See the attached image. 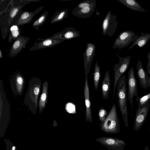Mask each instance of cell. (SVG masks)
<instances>
[{"mask_svg":"<svg viewBox=\"0 0 150 150\" xmlns=\"http://www.w3.org/2000/svg\"><path fill=\"white\" fill-rule=\"evenodd\" d=\"M117 88V96L118 98V105L125 125L127 127H128V123L127 101L126 81L125 75H122L118 81Z\"/></svg>","mask_w":150,"mask_h":150,"instance_id":"cell-1","label":"cell"},{"mask_svg":"<svg viewBox=\"0 0 150 150\" xmlns=\"http://www.w3.org/2000/svg\"><path fill=\"white\" fill-rule=\"evenodd\" d=\"M101 129L109 134H117L120 130L119 120L116 105L113 104L104 121L100 124Z\"/></svg>","mask_w":150,"mask_h":150,"instance_id":"cell-2","label":"cell"},{"mask_svg":"<svg viewBox=\"0 0 150 150\" xmlns=\"http://www.w3.org/2000/svg\"><path fill=\"white\" fill-rule=\"evenodd\" d=\"M119 62L115 64L113 67L114 79L113 84V98L115 95V91L117 82L121 76L127 71L130 64L131 56H126L125 57L118 56Z\"/></svg>","mask_w":150,"mask_h":150,"instance_id":"cell-3","label":"cell"},{"mask_svg":"<svg viewBox=\"0 0 150 150\" xmlns=\"http://www.w3.org/2000/svg\"><path fill=\"white\" fill-rule=\"evenodd\" d=\"M138 36L131 30H125L121 33L116 39L112 46L114 49H121L133 43Z\"/></svg>","mask_w":150,"mask_h":150,"instance_id":"cell-4","label":"cell"},{"mask_svg":"<svg viewBox=\"0 0 150 150\" xmlns=\"http://www.w3.org/2000/svg\"><path fill=\"white\" fill-rule=\"evenodd\" d=\"M117 17L112 15L109 11L103 20L102 24V33L104 36L111 37L115 33L118 26Z\"/></svg>","mask_w":150,"mask_h":150,"instance_id":"cell-5","label":"cell"},{"mask_svg":"<svg viewBox=\"0 0 150 150\" xmlns=\"http://www.w3.org/2000/svg\"><path fill=\"white\" fill-rule=\"evenodd\" d=\"M96 141L106 147L108 150H123L126 145L123 140L117 138L103 137Z\"/></svg>","mask_w":150,"mask_h":150,"instance_id":"cell-6","label":"cell"},{"mask_svg":"<svg viewBox=\"0 0 150 150\" xmlns=\"http://www.w3.org/2000/svg\"><path fill=\"white\" fill-rule=\"evenodd\" d=\"M128 88V98L132 108L133 99L134 96L138 98L137 85V81L135 77L134 69L131 67L128 73L127 80Z\"/></svg>","mask_w":150,"mask_h":150,"instance_id":"cell-7","label":"cell"},{"mask_svg":"<svg viewBox=\"0 0 150 150\" xmlns=\"http://www.w3.org/2000/svg\"><path fill=\"white\" fill-rule=\"evenodd\" d=\"M96 46L92 43H87L83 53L84 67L85 77L88 76L95 54Z\"/></svg>","mask_w":150,"mask_h":150,"instance_id":"cell-8","label":"cell"},{"mask_svg":"<svg viewBox=\"0 0 150 150\" xmlns=\"http://www.w3.org/2000/svg\"><path fill=\"white\" fill-rule=\"evenodd\" d=\"M150 106V100L142 108L137 109L133 126L135 131L139 130L143 124L147 117Z\"/></svg>","mask_w":150,"mask_h":150,"instance_id":"cell-9","label":"cell"},{"mask_svg":"<svg viewBox=\"0 0 150 150\" xmlns=\"http://www.w3.org/2000/svg\"><path fill=\"white\" fill-rule=\"evenodd\" d=\"M39 42H35L33 46L30 48L29 51H32L37 50H40L50 47L57 45L65 40L60 39H55L50 38V37L45 38L43 39L39 38Z\"/></svg>","mask_w":150,"mask_h":150,"instance_id":"cell-10","label":"cell"},{"mask_svg":"<svg viewBox=\"0 0 150 150\" xmlns=\"http://www.w3.org/2000/svg\"><path fill=\"white\" fill-rule=\"evenodd\" d=\"M80 33V31L74 28L70 27L66 28L64 30L57 33L50 37L55 39L68 40L79 37Z\"/></svg>","mask_w":150,"mask_h":150,"instance_id":"cell-11","label":"cell"},{"mask_svg":"<svg viewBox=\"0 0 150 150\" xmlns=\"http://www.w3.org/2000/svg\"><path fill=\"white\" fill-rule=\"evenodd\" d=\"M30 38L20 35L13 43L8 54L10 57H13L17 55L22 49L26 48Z\"/></svg>","mask_w":150,"mask_h":150,"instance_id":"cell-12","label":"cell"},{"mask_svg":"<svg viewBox=\"0 0 150 150\" xmlns=\"http://www.w3.org/2000/svg\"><path fill=\"white\" fill-rule=\"evenodd\" d=\"M84 95L86 108V120L87 122H93V119L91 108V103L90 98V91L88 83V77H85V81L84 88Z\"/></svg>","mask_w":150,"mask_h":150,"instance_id":"cell-13","label":"cell"},{"mask_svg":"<svg viewBox=\"0 0 150 150\" xmlns=\"http://www.w3.org/2000/svg\"><path fill=\"white\" fill-rule=\"evenodd\" d=\"M43 7L42 6H40L33 12L22 11L16 25L19 26L30 23L35 16L41 11Z\"/></svg>","mask_w":150,"mask_h":150,"instance_id":"cell-14","label":"cell"},{"mask_svg":"<svg viewBox=\"0 0 150 150\" xmlns=\"http://www.w3.org/2000/svg\"><path fill=\"white\" fill-rule=\"evenodd\" d=\"M137 68V74L140 85L142 88L146 89L148 87L146 76L147 72L144 70L142 62L140 60L138 61Z\"/></svg>","mask_w":150,"mask_h":150,"instance_id":"cell-15","label":"cell"},{"mask_svg":"<svg viewBox=\"0 0 150 150\" xmlns=\"http://www.w3.org/2000/svg\"><path fill=\"white\" fill-rule=\"evenodd\" d=\"M110 79L109 71L107 70L104 75V77L102 81L101 91L103 98L107 99L109 96L110 87Z\"/></svg>","mask_w":150,"mask_h":150,"instance_id":"cell-16","label":"cell"},{"mask_svg":"<svg viewBox=\"0 0 150 150\" xmlns=\"http://www.w3.org/2000/svg\"><path fill=\"white\" fill-rule=\"evenodd\" d=\"M96 6L87 7L79 10L72 11V14L77 17L86 18L90 17L94 12Z\"/></svg>","mask_w":150,"mask_h":150,"instance_id":"cell-17","label":"cell"},{"mask_svg":"<svg viewBox=\"0 0 150 150\" xmlns=\"http://www.w3.org/2000/svg\"><path fill=\"white\" fill-rule=\"evenodd\" d=\"M150 39V33L144 34L142 32L140 35L138 36L135 40L129 47V49H130L136 45L140 48L143 47L146 45Z\"/></svg>","mask_w":150,"mask_h":150,"instance_id":"cell-18","label":"cell"},{"mask_svg":"<svg viewBox=\"0 0 150 150\" xmlns=\"http://www.w3.org/2000/svg\"><path fill=\"white\" fill-rule=\"evenodd\" d=\"M118 1L130 9L134 11L145 12L146 11L134 0H117Z\"/></svg>","mask_w":150,"mask_h":150,"instance_id":"cell-19","label":"cell"},{"mask_svg":"<svg viewBox=\"0 0 150 150\" xmlns=\"http://www.w3.org/2000/svg\"><path fill=\"white\" fill-rule=\"evenodd\" d=\"M68 9L67 8L55 13L51 19L50 23L54 24L63 21L68 18Z\"/></svg>","mask_w":150,"mask_h":150,"instance_id":"cell-20","label":"cell"},{"mask_svg":"<svg viewBox=\"0 0 150 150\" xmlns=\"http://www.w3.org/2000/svg\"><path fill=\"white\" fill-rule=\"evenodd\" d=\"M21 30L19 26L16 25H12L10 28L8 41L11 42L13 40H16L21 35Z\"/></svg>","mask_w":150,"mask_h":150,"instance_id":"cell-21","label":"cell"},{"mask_svg":"<svg viewBox=\"0 0 150 150\" xmlns=\"http://www.w3.org/2000/svg\"><path fill=\"white\" fill-rule=\"evenodd\" d=\"M48 11L44 12L33 23L32 26L37 31L40 26L43 25L45 22L47 17Z\"/></svg>","mask_w":150,"mask_h":150,"instance_id":"cell-22","label":"cell"},{"mask_svg":"<svg viewBox=\"0 0 150 150\" xmlns=\"http://www.w3.org/2000/svg\"><path fill=\"white\" fill-rule=\"evenodd\" d=\"M100 78V69L96 62L95 63L93 73V81L94 88L95 90H98L99 81Z\"/></svg>","mask_w":150,"mask_h":150,"instance_id":"cell-23","label":"cell"},{"mask_svg":"<svg viewBox=\"0 0 150 150\" xmlns=\"http://www.w3.org/2000/svg\"><path fill=\"white\" fill-rule=\"evenodd\" d=\"M96 6V1L95 0H84L79 3L73 10V11H75L82 8Z\"/></svg>","mask_w":150,"mask_h":150,"instance_id":"cell-24","label":"cell"},{"mask_svg":"<svg viewBox=\"0 0 150 150\" xmlns=\"http://www.w3.org/2000/svg\"><path fill=\"white\" fill-rule=\"evenodd\" d=\"M138 100V108H141L150 100V93L139 98Z\"/></svg>","mask_w":150,"mask_h":150,"instance_id":"cell-25","label":"cell"},{"mask_svg":"<svg viewBox=\"0 0 150 150\" xmlns=\"http://www.w3.org/2000/svg\"><path fill=\"white\" fill-rule=\"evenodd\" d=\"M108 111L103 107H101L98 111L99 119L100 123H103L108 115Z\"/></svg>","mask_w":150,"mask_h":150,"instance_id":"cell-26","label":"cell"},{"mask_svg":"<svg viewBox=\"0 0 150 150\" xmlns=\"http://www.w3.org/2000/svg\"><path fill=\"white\" fill-rule=\"evenodd\" d=\"M146 76L148 86L150 88V77L148 75L147 73H146Z\"/></svg>","mask_w":150,"mask_h":150,"instance_id":"cell-27","label":"cell"},{"mask_svg":"<svg viewBox=\"0 0 150 150\" xmlns=\"http://www.w3.org/2000/svg\"><path fill=\"white\" fill-rule=\"evenodd\" d=\"M17 81L19 84H21L23 83V79L21 77L19 76L17 78Z\"/></svg>","mask_w":150,"mask_h":150,"instance_id":"cell-28","label":"cell"},{"mask_svg":"<svg viewBox=\"0 0 150 150\" xmlns=\"http://www.w3.org/2000/svg\"><path fill=\"white\" fill-rule=\"evenodd\" d=\"M147 57L148 59V61L147 64V67L150 66V52L148 53Z\"/></svg>","mask_w":150,"mask_h":150,"instance_id":"cell-29","label":"cell"},{"mask_svg":"<svg viewBox=\"0 0 150 150\" xmlns=\"http://www.w3.org/2000/svg\"><path fill=\"white\" fill-rule=\"evenodd\" d=\"M34 93L35 95H38L39 92V89L38 88L36 87L34 88Z\"/></svg>","mask_w":150,"mask_h":150,"instance_id":"cell-30","label":"cell"},{"mask_svg":"<svg viewBox=\"0 0 150 150\" xmlns=\"http://www.w3.org/2000/svg\"><path fill=\"white\" fill-rule=\"evenodd\" d=\"M41 98L42 100L44 101L46 98V95L45 93H42L41 96Z\"/></svg>","mask_w":150,"mask_h":150,"instance_id":"cell-31","label":"cell"},{"mask_svg":"<svg viewBox=\"0 0 150 150\" xmlns=\"http://www.w3.org/2000/svg\"><path fill=\"white\" fill-rule=\"evenodd\" d=\"M147 73L148 74H150V66L146 67Z\"/></svg>","mask_w":150,"mask_h":150,"instance_id":"cell-32","label":"cell"},{"mask_svg":"<svg viewBox=\"0 0 150 150\" xmlns=\"http://www.w3.org/2000/svg\"><path fill=\"white\" fill-rule=\"evenodd\" d=\"M3 57V55L2 54V52H1V50H0V58H2Z\"/></svg>","mask_w":150,"mask_h":150,"instance_id":"cell-33","label":"cell"},{"mask_svg":"<svg viewBox=\"0 0 150 150\" xmlns=\"http://www.w3.org/2000/svg\"><path fill=\"white\" fill-rule=\"evenodd\" d=\"M143 150H149L148 147L147 146H146L144 148Z\"/></svg>","mask_w":150,"mask_h":150,"instance_id":"cell-34","label":"cell"},{"mask_svg":"<svg viewBox=\"0 0 150 150\" xmlns=\"http://www.w3.org/2000/svg\"><path fill=\"white\" fill-rule=\"evenodd\" d=\"M15 147L14 146H13V150H15Z\"/></svg>","mask_w":150,"mask_h":150,"instance_id":"cell-35","label":"cell"},{"mask_svg":"<svg viewBox=\"0 0 150 150\" xmlns=\"http://www.w3.org/2000/svg\"><path fill=\"white\" fill-rule=\"evenodd\" d=\"M149 130H150V128L149 129Z\"/></svg>","mask_w":150,"mask_h":150,"instance_id":"cell-36","label":"cell"}]
</instances>
